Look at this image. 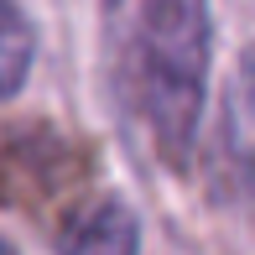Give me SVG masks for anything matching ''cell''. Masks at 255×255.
I'll return each instance as SVG.
<instances>
[{
    "mask_svg": "<svg viewBox=\"0 0 255 255\" xmlns=\"http://www.w3.org/2000/svg\"><path fill=\"white\" fill-rule=\"evenodd\" d=\"M141 229L125 203H94L63 229V255H135Z\"/></svg>",
    "mask_w": 255,
    "mask_h": 255,
    "instance_id": "cell-2",
    "label": "cell"
},
{
    "mask_svg": "<svg viewBox=\"0 0 255 255\" xmlns=\"http://www.w3.org/2000/svg\"><path fill=\"white\" fill-rule=\"evenodd\" d=\"M0 255H10V245H0Z\"/></svg>",
    "mask_w": 255,
    "mask_h": 255,
    "instance_id": "cell-4",
    "label": "cell"
},
{
    "mask_svg": "<svg viewBox=\"0 0 255 255\" xmlns=\"http://www.w3.org/2000/svg\"><path fill=\"white\" fill-rule=\"evenodd\" d=\"M37 57V31L21 16L16 0H0V99L26 84V68Z\"/></svg>",
    "mask_w": 255,
    "mask_h": 255,
    "instance_id": "cell-3",
    "label": "cell"
},
{
    "mask_svg": "<svg viewBox=\"0 0 255 255\" xmlns=\"http://www.w3.org/2000/svg\"><path fill=\"white\" fill-rule=\"evenodd\" d=\"M115 89L167 167H188L203 115L208 0H110Z\"/></svg>",
    "mask_w": 255,
    "mask_h": 255,
    "instance_id": "cell-1",
    "label": "cell"
}]
</instances>
